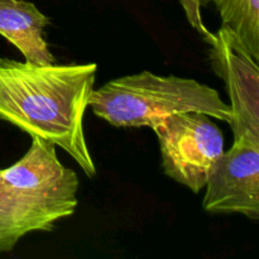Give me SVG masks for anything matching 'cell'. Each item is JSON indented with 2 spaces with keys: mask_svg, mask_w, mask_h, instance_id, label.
Masks as SVG:
<instances>
[{
  "mask_svg": "<svg viewBox=\"0 0 259 259\" xmlns=\"http://www.w3.org/2000/svg\"><path fill=\"white\" fill-rule=\"evenodd\" d=\"M96 63L35 65L0 57V119L67 152L89 177L96 167L83 132Z\"/></svg>",
  "mask_w": 259,
  "mask_h": 259,
  "instance_id": "cell-1",
  "label": "cell"
},
{
  "mask_svg": "<svg viewBox=\"0 0 259 259\" xmlns=\"http://www.w3.org/2000/svg\"><path fill=\"white\" fill-rule=\"evenodd\" d=\"M89 106L98 118L118 128H151L156 121L186 111L230 123L233 111L219 93L192 78L149 71L114 78L93 90Z\"/></svg>",
  "mask_w": 259,
  "mask_h": 259,
  "instance_id": "cell-2",
  "label": "cell"
},
{
  "mask_svg": "<svg viewBox=\"0 0 259 259\" xmlns=\"http://www.w3.org/2000/svg\"><path fill=\"white\" fill-rule=\"evenodd\" d=\"M210 118L186 111L151 126L158 139L164 174L194 194L204 190L210 169L225 152L223 132Z\"/></svg>",
  "mask_w": 259,
  "mask_h": 259,
  "instance_id": "cell-3",
  "label": "cell"
},
{
  "mask_svg": "<svg viewBox=\"0 0 259 259\" xmlns=\"http://www.w3.org/2000/svg\"><path fill=\"white\" fill-rule=\"evenodd\" d=\"M210 63L224 81L230 98L234 142L250 139L259 143V66L244 43L228 27L222 25L211 38Z\"/></svg>",
  "mask_w": 259,
  "mask_h": 259,
  "instance_id": "cell-4",
  "label": "cell"
},
{
  "mask_svg": "<svg viewBox=\"0 0 259 259\" xmlns=\"http://www.w3.org/2000/svg\"><path fill=\"white\" fill-rule=\"evenodd\" d=\"M209 214H242L259 219V143L239 139L215 162L204 187Z\"/></svg>",
  "mask_w": 259,
  "mask_h": 259,
  "instance_id": "cell-5",
  "label": "cell"
},
{
  "mask_svg": "<svg viewBox=\"0 0 259 259\" xmlns=\"http://www.w3.org/2000/svg\"><path fill=\"white\" fill-rule=\"evenodd\" d=\"M0 180L10 189L37 197L68 218L77 207L78 180L56 153V144L33 137L30 148L13 166L0 169Z\"/></svg>",
  "mask_w": 259,
  "mask_h": 259,
  "instance_id": "cell-6",
  "label": "cell"
},
{
  "mask_svg": "<svg viewBox=\"0 0 259 259\" xmlns=\"http://www.w3.org/2000/svg\"><path fill=\"white\" fill-rule=\"evenodd\" d=\"M62 215L50 205L10 189L0 180V252L14 249L24 235L51 232Z\"/></svg>",
  "mask_w": 259,
  "mask_h": 259,
  "instance_id": "cell-7",
  "label": "cell"
},
{
  "mask_svg": "<svg viewBox=\"0 0 259 259\" xmlns=\"http://www.w3.org/2000/svg\"><path fill=\"white\" fill-rule=\"evenodd\" d=\"M50 18L33 3L0 0V34L22 52L25 61L35 65H52L56 57L43 38Z\"/></svg>",
  "mask_w": 259,
  "mask_h": 259,
  "instance_id": "cell-8",
  "label": "cell"
},
{
  "mask_svg": "<svg viewBox=\"0 0 259 259\" xmlns=\"http://www.w3.org/2000/svg\"><path fill=\"white\" fill-rule=\"evenodd\" d=\"M217 8L222 25L229 28L259 61V0H199Z\"/></svg>",
  "mask_w": 259,
  "mask_h": 259,
  "instance_id": "cell-9",
  "label": "cell"
},
{
  "mask_svg": "<svg viewBox=\"0 0 259 259\" xmlns=\"http://www.w3.org/2000/svg\"><path fill=\"white\" fill-rule=\"evenodd\" d=\"M180 4H181L182 9H184L187 22L190 23V25H191L196 32H199L200 34H201V37L204 38L205 42H206L209 38H211L212 32H210V30L205 27L204 20H202L201 5H200L199 0H180Z\"/></svg>",
  "mask_w": 259,
  "mask_h": 259,
  "instance_id": "cell-10",
  "label": "cell"
}]
</instances>
